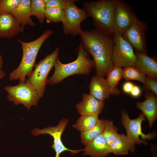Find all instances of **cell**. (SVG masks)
Instances as JSON below:
<instances>
[{
	"mask_svg": "<svg viewBox=\"0 0 157 157\" xmlns=\"http://www.w3.org/2000/svg\"><path fill=\"white\" fill-rule=\"evenodd\" d=\"M79 35L85 49L93 58L96 75L106 76L114 66L112 60V37L96 28L89 31L81 30Z\"/></svg>",
	"mask_w": 157,
	"mask_h": 157,
	"instance_id": "obj_1",
	"label": "cell"
},
{
	"mask_svg": "<svg viewBox=\"0 0 157 157\" xmlns=\"http://www.w3.org/2000/svg\"><path fill=\"white\" fill-rule=\"evenodd\" d=\"M54 67V73L48 79L47 83L50 85L57 84L73 75H88L94 68V64L81 41L77 48V57L74 61L63 64L60 62L58 57Z\"/></svg>",
	"mask_w": 157,
	"mask_h": 157,
	"instance_id": "obj_2",
	"label": "cell"
},
{
	"mask_svg": "<svg viewBox=\"0 0 157 157\" xmlns=\"http://www.w3.org/2000/svg\"><path fill=\"white\" fill-rule=\"evenodd\" d=\"M117 0L87 1L83 4V9L92 19L96 28L111 37L114 35L113 16Z\"/></svg>",
	"mask_w": 157,
	"mask_h": 157,
	"instance_id": "obj_3",
	"label": "cell"
},
{
	"mask_svg": "<svg viewBox=\"0 0 157 157\" xmlns=\"http://www.w3.org/2000/svg\"><path fill=\"white\" fill-rule=\"evenodd\" d=\"M53 33L52 30L48 29L37 39L30 42H25L18 40L22 47V56L18 67L10 73V81L19 79L20 83H24L26 76L28 78H30L40 48Z\"/></svg>",
	"mask_w": 157,
	"mask_h": 157,
	"instance_id": "obj_4",
	"label": "cell"
},
{
	"mask_svg": "<svg viewBox=\"0 0 157 157\" xmlns=\"http://www.w3.org/2000/svg\"><path fill=\"white\" fill-rule=\"evenodd\" d=\"M121 124L126 130V136L129 144L130 151L131 152H134L136 144H141L143 143L148 145V143L145 140H151L156 137L157 134L155 131L147 134L142 131L141 124L142 122L146 120V117L142 113H140L137 118L131 119L128 113H126L124 109L121 111Z\"/></svg>",
	"mask_w": 157,
	"mask_h": 157,
	"instance_id": "obj_5",
	"label": "cell"
},
{
	"mask_svg": "<svg viewBox=\"0 0 157 157\" xmlns=\"http://www.w3.org/2000/svg\"><path fill=\"white\" fill-rule=\"evenodd\" d=\"M59 48L57 47L51 54L47 55L35 65L34 70L28 80L34 86L40 98L43 95L48 83L47 77L58 57Z\"/></svg>",
	"mask_w": 157,
	"mask_h": 157,
	"instance_id": "obj_6",
	"label": "cell"
},
{
	"mask_svg": "<svg viewBox=\"0 0 157 157\" xmlns=\"http://www.w3.org/2000/svg\"><path fill=\"white\" fill-rule=\"evenodd\" d=\"M4 90L8 93L7 98L15 105L23 104L29 110L33 106H37L40 97L34 86L28 80L14 86H6Z\"/></svg>",
	"mask_w": 157,
	"mask_h": 157,
	"instance_id": "obj_7",
	"label": "cell"
},
{
	"mask_svg": "<svg viewBox=\"0 0 157 157\" xmlns=\"http://www.w3.org/2000/svg\"><path fill=\"white\" fill-rule=\"evenodd\" d=\"M76 0H65L64 17L63 23L65 34L73 36L79 34L82 30L81 24L89 17L83 9L80 8L74 4Z\"/></svg>",
	"mask_w": 157,
	"mask_h": 157,
	"instance_id": "obj_8",
	"label": "cell"
},
{
	"mask_svg": "<svg viewBox=\"0 0 157 157\" xmlns=\"http://www.w3.org/2000/svg\"><path fill=\"white\" fill-rule=\"evenodd\" d=\"M112 60L114 66H135L136 60L132 46L121 36L114 34Z\"/></svg>",
	"mask_w": 157,
	"mask_h": 157,
	"instance_id": "obj_9",
	"label": "cell"
},
{
	"mask_svg": "<svg viewBox=\"0 0 157 157\" xmlns=\"http://www.w3.org/2000/svg\"><path fill=\"white\" fill-rule=\"evenodd\" d=\"M69 122L68 119L63 118L60 120L58 124L56 126H51L42 129L35 128L31 131V133L35 136L49 134L53 137V144L51 145V147L55 151V157H60L61 154L65 151H69L72 154L74 155L80 151H83L84 149L78 150L69 149L63 143L61 140V135Z\"/></svg>",
	"mask_w": 157,
	"mask_h": 157,
	"instance_id": "obj_10",
	"label": "cell"
},
{
	"mask_svg": "<svg viewBox=\"0 0 157 157\" xmlns=\"http://www.w3.org/2000/svg\"><path fill=\"white\" fill-rule=\"evenodd\" d=\"M135 16L130 6L124 1L117 0L114 13V35L122 36L132 26Z\"/></svg>",
	"mask_w": 157,
	"mask_h": 157,
	"instance_id": "obj_11",
	"label": "cell"
},
{
	"mask_svg": "<svg viewBox=\"0 0 157 157\" xmlns=\"http://www.w3.org/2000/svg\"><path fill=\"white\" fill-rule=\"evenodd\" d=\"M148 29L147 24L136 16L132 26L121 36L135 49L136 53H146L145 33Z\"/></svg>",
	"mask_w": 157,
	"mask_h": 157,
	"instance_id": "obj_12",
	"label": "cell"
},
{
	"mask_svg": "<svg viewBox=\"0 0 157 157\" xmlns=\"http://www.w3.org/2000/svg\"><path fill=\"white\" fill-rule=\"evenodd\" d=\"M105 106V102L99 100L90 94L84 93L81 101L76 105V108L81 115H98Z\"/></svg>",
	"mask_w": 157,
	"mask_h": 157,
	"instance_id": "obj_13",
	"label": "cell"
},
{
	"mask_svg": "<svg viewBox=\"0 0 157 157\" xmlns=\"http://www.w3.org/2000/svg\"><path fill=\"white\" fill-rule=\"evenodd\" d=\"M89 89L90 94L101 101L108 99L110 95H119L111 89L104 77L97 75L92 77Z\"/></svg>",
	"mask_w": 157,
	"mask_h": 157,
	"instance_id": "obj_14",
	"label": "cell"
},
{
	"mask_svg": "<svg viewBox=\"0 0 157 157\" xmlns=\"http://www.w3.org/2000/svg\"><path fill=\"white\" fill-rule=\"evenodd\" d=\"M144 94L145 100L137 102L136 106L147 117L149 127L151 129L157 118V98L154 94L149 91Z\"/></svg>",
	"mask_w": 157,
	"mask_h": 157,
	"instance_id": "obj_15",
	"label": "cell"
},
{
	"mask_svg": "<svg viewBox=\"0 0 157 157\" xmlns=\"http://www.w3.org/2000/svg\"><path fill=\"white\" fill-rule=\"evenodd\" d=\"M20 32V24L11 13L0 12V38L11 39Z\"/></svg>",
	"mask_w": 157,
	"mask_h": 157,
	"instance_id": "obj_16",
	"label": "cell"
},
{
	"mask_svg": "<svg viewBox=\"0 0 157 157\" xmlns=\"http://www.w3.org/2000/svg\"><path fill=\"white\" fill-rule=\"evenodd\" d=\"M85 146L83 156L105 157L110 153V147L105 142L102 133L89 142Z\"/></svg>",
	"mask_w": 157,
	"mask_h": 157,
	"instance_id": "obj_17",
	"label": "cell"
},
{
	"mask_svg": "<svg viewBox=\"0 0 157 157\" xmlns=\"http://www.w3.org/2000/svg\"><path fill=\"white\" fill-rule=\"evenodd\" d=\"M31 0H20L17 7L11 13L21 25V32L26 25L35 26V23L31 18L30 10Z\"/></svg>",
	"mask_w": 157,
	"mask_h": 157,
	"instance_id": "obj_18",
	"label": "cell"
},
{
	"mask_svg": "<svg viewBox=\"0 0 157 157\" xmlns=\"http://www.w3.org/2000/svg\"><path fill=\"white\" fill-rule=\"evenodd\" d=\"M136 67L148 77L155 79L157 78V63L154 60L149 57L146 53L135 52Z\"/></svg>",
	"mask_w": 157,
	"mask_h": 157,
	"instance_id": "obj_19",
	"label": "cell"
},
{
	"mask_svg": "<svg viewBox=\"0 0 157 157\" xmlns=\"http://www.w3.org/2000/svg\"><path fill=\"white\" fill-rule=\"evenodd\" d=\"M109 147L110 153L117 155L127 154L130 150L129 141L124 134H118Z\"/></svg>",
	"mask_w": 157,
	"mask_h": 157,
	"instance_id": "obj_20",
	"label": "cell"
},
{
	"mask_svg": "<svg viewBox=\"0 0 157 157\" xmlns=\"http://www.w3.org/2000/svg\"><path fill=\"white\" fill-rule=\"evenodd\" d=\"M99 119L98 115H81L73 125V127L81 133L88 131L93 128Z\"/></svg>",
	"mask_w": 157,
	"mask_h": 157,
	"instance_id": "obj_21",
	"label": "cell"
},
{
	"mask_svg": "<svg viewBox=\"0 0 157 157\" xmlns=\"http://www.w3.org/2000/svg\"><path fill=\"white\" fill-rule=\"evenodd\" d=\"M106 79L111 89L119 94L120 91L117 88V85L120 80L123 78V68L121 67L113 66L109 71Z\"/></svg>",
	"mask_w": 157,
	"mask_h": 157,
	"instance_id": "obj_22",
	"label": "cell"
},
{
	"mask_svg": "<svg viewBox=\"0 0 157 157\" xmlns=\"http://www.w3.org/2000/svg\"><path fill=\"white\" fill-rule=\"evenodd\" d=\"M106 120L99 119L95 126L91 130L81 133L80 138L82 144L85 145L88 142L102 133L104 128Z\"/></svg>",
	"mask_w": 157,
	"mask_h": 157,
	"instance_id": "obj_23",
	"label": "cell"
},
{
	"mask_svg": "<svg viewBox=\"0 0 157 157\" xmlns=\"http://www.w3.org/2000/svg\"><path fill=\"white\" fill-rule=\"evenodd\" d=\"M123 78L126 80H136L145 83L147 77L135 66H128L123 69Z\"/></svg>",
	"mask_w": 157,
	"mask_h": 157,
	"instance_id": "obj_24",
	"label": "cell"
},
{
	"mask_svg": "<svg viewBox=\"0 0 157 157\" xmlns=\"http://www.w3.org/2000/svg\"><path fill=\"white\" fill-rule=\"evenodd\" d=\"M45 5L42 0H31L30 5L31 16L36 17L39 22L43 24L45 19Z\"/></svg>",
	"mask_w": 157,
	"mask_h": 157,
	"instance_id": "obj_25",
	"label": "cell"
},
{
	"mask_svg": "<svg viewBox=\"0 0 157 157\" xmlns=\"http://www.w3.org/2000/svg\"><path fill=\"white\" fill-rule=\"evenodd\" d=\"M44 16L47 23L62 22L64 17V11L63 9L52 7L46 8Z\"/></svg>",
	"mask_w": 157,
	"mask_h": 157,
	"instance_id": "obj_26",
	"label": "cell"
},
{
	"mask_svg": "<svg viewBox=\"0 0 157 157\" xmlns=\"http://www.w3.org/2000/svg\"><path fill=\"white\" fill-rule=\"evenodd\" d=\"M118 128L115 126L112 120H106L102 134L106 144L109 147L112 142L118 134Z\"/></svg>",
	"mask_w": 157,
	"mask_h": 157,
	"instance_id": "obj_27",
	"label": "cell"
},
{
	"mask_svg": "<svg viewBox=\"0 0 157 157\" xmlns=\"http://www.w3.org/2000/svg\"><path fill=\"white\" fill-rule=\"evenodd\" d=\"M20 0H0V12L11 13Z\"/></svg>",
	"mask_w": 157,
	"mask_h": 157,
	"instance_id": "obj_28",
	"label": "cell"
},
{
	"mask_svg": "<svg viewBox=\"0 0 157 157\" xmlns=\"http://www.w3.org/2000/svg\"><path fill=\"white\" fill-rule=\"evenodd\" d=\"M144 88L147 92L151 90L156 95H157V81L156 79L147 77L145 82L144 84Z\"/></svg>",
	"mask_w": 157,
	"mask_h": 157,
	"instance_id": "obj_29",
	"label": "cell"
},
{
	"mask_svg": "<svg viewBox=\"0 0 157 157\" xmlns=\"http://www.w3.org/2000/svg\"><path fill=\"white\" fill-rule=\"evenodd\" d=\"M65 0H49L46 3V8L52 7L59 8L63 9Z\"/></svg>",
	"mask_w": 157,
	"mask_h": 157,
	"instance_id": "obj_30",
	"label": "cell"
},
{
	"mask_svg": "<svg viewBox=\"0 0 157 157\" xmlns=\"http://www.w3.org/2000/svg\"><path fill=\"white\" fill-rule=\"evenodd\" d=\"M134 85L130 82H127L124 83L122 86L123 91L127 94L130 93Z\"/></svg>",
	"mask_w": 157,
	"mask_h": 157,
	"instance_id": "obj_31",
	"label": "cell"
},
{
	"mask_svg": "<svg viewBox=\"0 0 157 157\" xmlns=\"http://www.w3.org/2000/svg\"><path fill=\"white\" fill-rule=\"evenodd\" d=\"M141 90L138 86L134 85L130 94L133 97H139L141 94Z\"/></svg>",
	"mask_w": 157,
	"mask_h": 157,
	"instance_id": "obj_32",
	"label": "cell"
},
{
	"mask_svg": "<svg viewBox=\"0 0 157 157\" xmlns=\"http://www.w3.org/2000/svg\"><path fill=\"white\" fill-rule=\"evenodd\" d=\"M5 75V72L1 69L0 68V80L3 78Z\"/></svg>",
	"mask_w": 157,
	"mask_h": 157,
	"instance_id": "obj_33",
	"label": "cell"
},
{
	"mask_svg": "<svg viewBox=\"0 0 157 157\" xmlns=\"http://www.w3.org/2000/svg\"><path fill=\"white\" fill-rule=\"evenodd\" d=\"M3 60L2 57L0 54V68L1 69L3 66Z\"/></svg>",
	"mask_w": 157,
	"mask_h": 157,
	"instance_id": "obj_34",
	"label": "cell"
},
{
	"mask_svg": "<svg viewBox=\"0 0 157 157\" xmlns=\"http://www.w3.org/2000/svg\"><path fill=\"white\" fill-rule=\"evenodd\" d=\"M153 157H154V156H153Z\"/></svg>",
	"mask_w": 157,
	"mask_h": 157,
	"instance_id": "obj_35",
	"label": "cell"
}]
</instances>
